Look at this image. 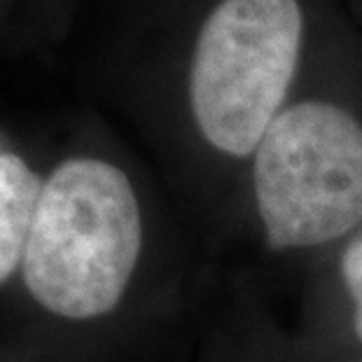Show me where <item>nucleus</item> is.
Returning <instances> with one entry per match:
<instances>
[{"label":"nucleus","instance_id":"obj_4","mask_svg":"<svg viewBox=\"0 0 362 362\" xmlns=\"http://www.w3.org/2000/svg\"><path fill=\"white\" fill-rule=\"evenodd\" d=\"M42 178L14 152H0V285L21 272Z\"/></svg>","mask_w":362,"mask_h":362},{"label":"nucleus","instance_id":"obj_3","mask_svg":"<svg viewBox=\"0 0 362 362\" xmlns=\"http://www.w3.org/2000/svg\"><path fill=\"white\" fill-rule=\"evenodd\" d=\"M297 0H222L199 30L189 107L208 145L250 157L283 112L302 49Z\"/></svg>","mask_w":362,"mask_h":362},{"label":"nucleus","instance_id":"obj_2","mask_svg":"<svg viewBox=\"0 0 362 362\" xmlns=\"http://www.w3.org/2000/svg\"><path fill=\"white\" fill-rule=\"evenodd\" d=\"M252 194L272 250H309L362 227V124L327 101L283 107L252 152Z\"/></svg>","mask_w":362,"mask_h":362},{"label":"nucleus","instance_id":"obj_1","mask_svg":"<svg viewBox=\"0 0 362 362\" xmlns=\"http://www.w3.org/2000/svg\"><path fill=\"white\" fill-rule=\"evenodd\" d=\"M143 252V213L129 175L105 159L73 157L42 180L21 281L45 313L105 318L124 299Z\"/></svg>","mask_w":362,"mask_h":362},{"label":"nucleus","instance_id":"obj_5","mask_svg":"<svg viewBox=\"0 0 362 362\" xmlns=\"http://www.w3.org/2000/svg\"><path fill=\"white\" fill-rule=\"evenodd\" d=\"M339 274H341L344 288L353 304V332H356L358 341H362V229L346 243L341 257H339Z\"/></svg>","mask_w":362,"mask_h":362}]
</instances>
